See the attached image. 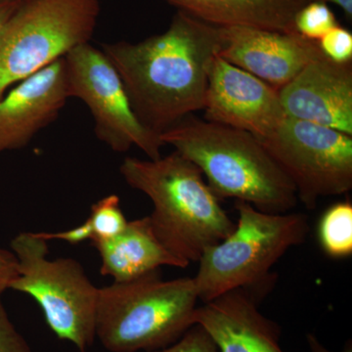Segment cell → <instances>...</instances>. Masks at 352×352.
I'll use <instances>...</instances> for the list:
<instances>
[{
    "mask_svg": "<svg viewBox=\"0 0 352 352\" xmlns=\"http://www.w3.org/2000/svg\"><path fill=\"white\" fill-rule=\"evenodd\" d=\"M221 28L177 11L162 34L139 43H102L143 126L157 135L203 111Z\"/></svg>",
    "mask_w": 352,
    "mask_h": 352,
    "instance_id": "1",
    "label": "cell"
},
{
    "mask_svg": "<svg viewBox=\"0 0 352 352\" xmlns=\"http://www.w3.org/2000/svg\"><path fill=\"white\" fill-rule=\"evenodd\" d=\"M120 173L131 188L152 201L153 230L187 266L235 228L198 166L178 152L157 160L126 157Z\"/></svg>",
    "mask_w": 352,
    "mask_h": 352,
    "instance_id": "2",
    "label": "cell"
},
{
    "mask_svg": "<svg viewBox=\"0 0 352 352\" xmlns=\"http://www.w3.org/2000/svg\"><path fill=\"white\" fill-rule=\"evenodd\" d=\"M164 145L198 166L219 199H236L261 212H289L295 186L256 136L188 116L160 135Z\"/></svg>",
    "mask_w": 352,
    "mask_h": 352,
    "instance_id": "3",
    "label": "cell"
},
{
    "mask_svg": "<svg viewBox=\"0 0 352 352\" xmlns=\"http://www.w3.org/2000/svg\"><path fill=\"white\" fill-rule=\"evenodd\" d=\"M193 278L164 280L154 270L99 288L95 335L110 352H149L170 346L193 327Z\"/></svg>",
    "mask_w": 352,
    "mask_h": 352,
    "instance_id": "4",
    "label": "cell"
},
{
    "mask_svg": "<svg viewBox=\"0 0 352 352\" xmlns=\"http://www.w3.org/2000/svg\"><path fill=\"white\" fill-rule=\"evenodd\" d=\"M235 208L238 222L232 232L199 259L193 279L203 302L232 289L270 284L272 266L307 239L309 224L305 214H270L242 201H237Z\"/></svg>",
    "mask_w": 352,
    "mask_h": 352,
    "instance_id": "5",
    "label": "cell"
},
{
    "mask_svg": "<svg viewBox=\"0 0 352 352\" xmlns=\"http://www.w3.org/2000/svg\"><path fill=\"white\" fill-rule=\"evenodd\" d=\"M100 0H20L0 29V99L25 78L89 43Z\"/></svg>",
    "mask_w": 352,
    "mask_h": 352,
    "instance_id": "6",
    "label": "cell"
},
{
    "mask_svg": "<svg viewBox=\"0 0 352 352\" xmlns=\"http://www.w3.org/2000/svg\"><path fill=\"white\" fill-rule=\"evenodd\" d=\"M48 241L39 233L18 234L11 250L18 261V276L10 289L32 296L46 323L60 340L80 352L94 344L99 288L74 258H48Z\"/></svg>",
    "mask_w": 352,
    "mask_h": 352,
    "instance_id": "7",
    "label": "cell"
},
{
    "mask_svg": "<svg viewBox=\"0 0 352 352\" xmlns=\"http://www.w3.org/2000/svg\"><path fill=\"white\" fill-rule=\"evenodd\" d=\"M258 140L307 210H314L321 198L352 189V135L287 117L276 131Z\"/></svg>",
    "mask_w": 352,
    "mask_h": 352,
    "instance_id": "8",
    "label": "cell"
},
{
    "mask_svg": "<svg viewBox=\"0 0 352 352\" xmlns=\"http://www.w3.org/2000/svg\"><path fill=\"white\" fill-rule=\"evenodd\" d=\"M64 59L69 98L80 99L90 111L98 140L113 152L138 147L148 159L161 157L164 143L138 120L119 73L103 51L85 43Z\"/></svg>",
    "mask_w": 352,
    "mask_h": 352,
    "instance_id": "9",
    "label": "cell"
},
{
    "mask_svg": "<svg viewBox=\"0 0 352 352\" xmlns=\"http://www.w3.org/2000/svg\"><path fill=\"white\" fill-rule=\"evenodd\" d=\"M204 120L263 139L287 118L278 89L217 56L208 74Z\"/></svg>",
    "mask_w": 352,
    "mask_h": 352,
    "instance_id": "10",
    "label": "cell"
},
{
    "mask_svg": "<svg viewBox=\"0 0 352 352\" xmlns=\"http://www.w3.org/2000/svg\"><path fill=\"white\" fill-rule=\"evenodd\" d=\"M221 34L219 57L278 90L323 54L318 41L302 38L298 32L238 25L222 27Z\"/></svg>",
    "mask_w": 352,
    "mask_h": 352,
    "instance_id": "11",
    "label": "cell"
},
{
    "mask_svg": "<svg viewBox=\"0 0 352 352\" xmlns=\"http://www.w3.org/2000/svg\"><path fill=\"white\" fill-rule=\"evenodd\" d=\"M69 99L64 58L14 85L0 99V154L27 147Z\"/></svg>",
    "mask_w": 352,
    "mask_h": 352,
    "instance_id": "12",
    "label": "cell"
},
{
    "mask_svg": "<svg viewBox=\"0 0 352 352\" xmlns=\"http://www.w3.org/2000/svg\"><path fill=\"white\" fill-rule=\"evenodd\" d=\"M278 94L287 117L352 135V63H336L322 54Z\"/></svg>",
    "mask_w": 352,
    "mask_h": 352,
    "instance_id": "13",
    "label": "cell"
},
{
    "mask_svg": "<svg viewBox=\"0 0 352 352\" xmlns=\"http://www.w3.org/2000/svg\"><path fill=\"white\" fill-rule=\"evenodd\" d=\"M194 325L201 326L219 352H285L280 328L259 311L254 294L236 289L197 307Z\"/></svg>",
    "mask_w": 352,
    "mask_h": 352,
    "instance_id": "14",
    "label": "cell"
},
{
    "mask_svg": "<svg viewBox=\"0 0 352 352\" xmlns=\"http://www.w3.org/2000/svg\"><path fill=\"white\" fill-rule=\"evenodd\" d=\"M101 258L102 276L120 283L160 270L163 266L186 268L157 239L149 217L127 221L113 239L91 244Z\"/></svg>",
    "mask_w": 352,
    "mask_h": 352,
    "instance_id": "15",
    "label": "cell"
},
{
    "mask_svg": "<svg viewBox=\"0 0 352 352\" xmlns=\"http://www.w3.org/2000/svg\"><path fill=\"white\" fill-rule=\"evenodd\" d=\"M177 11L217 27L296 32L295 17L309 0H164Z\"/></svg>",
    "mask_w": 352,
    "mask_h": 352,
    "instance_id": "16",
    "label": "cell"
},
{
    "mask_svg": "<svg viewBox=\"0 0 352 352\" xmlns=\"http://www.w3.org/2000/svg\"><path fill=\"white\" fill-rule=\"evenodd\" d=\"M322 249L335 258H347L352 254V205L340 201L331 206L322 215L318 226Z\"/></svg>",
    "mask_w": 352,
    "mask_h": 352,
    "instance_id": "17",
    "label": "cell"
},
{
    "mask_svg": "<svg viewBox=\"0 0 352 352\" xmlns=\"http://www.w3.org/2000/svg\"><path fill=\"white\" fill-rule=\"evenodd\" d=\"M126 223L120 197L111 194L92 205L89 217L78 228L83 239L94 244L113 239L124 230Z\"/></svg>",
    "mask_w": 352,
    "mask_h": 352,
    "instance_id": "18",
    "label": "cell"
},
{
    "mask_svg": "<svg viewBox=\"0 0 352 352\" xmlns=\"http://www.w3.org/2000/svg\"><path fill=\"white\" fill-rule=\"evenodd\" d=\"M295 30L302 38L319 41L327 32L340 25L328 4L320 1H308L298 11L295 17Z\"/></svg>",
    "mask_w": 352,
    "mask_h": 352,
    "instance_id": "19",
    "label": "cell"
},
{
    "mask_svg": "<svg viewBox=\"0 0 352 352\" xmlns=\"http://www.w3.org/2000/svg\"><path fill=\"white\" fill-rule=\"evenodd\" d=\"M321 52L339 64L352 63V34L338 25L318 41Z\"/></svg>",
    "mask_w": 352,
    "mask_h": 352,
    "instance_id": "20",
    "label": "cell"
},
{
    "mask_svg": "<svg viewBox=\"0 0 352 352\" xmlns=\"http://www.w3.org/2000/svg\"><path fill=\"white\" fill-rule=\"evenodd\" d=\"M149 352H219L201 326L194 325L170 346Z\"/></svg>",
    "mask_w": 352,
    "mask_h": 352,
    "instance_id": "21",
    "label": "cell"
},
{
    "mask_svg": "<svg viewBox=\"0 0 352 352\" xmlns=\"http://www.w3.org/2000/svg\"><path fill=\"white\" fill-rule=\"evenodd\" d=\"M0 295V352H32L27 340L13 325Z\"/></svg>",
    "mask_w": 352,
    "mask_h": 352,
    "instance_id": "22",
    "label": "cell"
},
{
    "mask_svg": "<svg viewBox=\"0 0 352 352\" xmlns=\"http://www.w3.org/2000/svg\"><path fill=\"white\" fill-rule=\"evenodd\" d=\"M18 276V261L12 251L0 249V295L10 289Z\"/></svg>",
    "mask_w": 352,
    "mask_h": 352,
    "instance_id": "23",
    "label": "cell"
},
{
    "mask_svg": "<svg viewBox=\"0 0 352 352\" xmlns=\"http://www.w3.org/2000/svg\"><path fill=\"white\" fill-rule=\"evenodd\" d=\"M19 3L20 0H0V29Z\"/></svg>",
    "mask_w": 352,
    "mask_h": 352,
    "instance_id": "24",
    "label": "cell"
},
{
    "mask_svg": "<svg viewBox=\"0 0 352 352\" xmlns=\"http://www.w3.org/2000/svg\"><path fill=\"white\" fill-rule=\"evenodd\" d=\"M307 340L308 346H309L310 351L311 352H331L330 351H328L325 346H322L321 342H319L318 339H317L314 335H312V333H307ZM342 352H352L351 340H349V344H346L344 351Z\"/></svg>",
    "mask_w": 352,
    "mask_h": 352,
    "instance_id": "25",
    "label": "cell"
},
{
    "mask_svg": "<svg viewBox=\"0 0 352 352\" xmlns=\"http://www.w3.org/2000/svg\"><path fill=\"white\" fill-rule=\"evenodd\" d=\"M311 1V0H309ZM314 1L324 2V3L335 4L340 7L344 13L346 14L347 19L351 20L352 18V0H314Z\"/></svg>",
    "mask_w": 352,
    "mask_h": 352,
    "instance_id": "26",
    "label": "cell"
}]
</instances>
